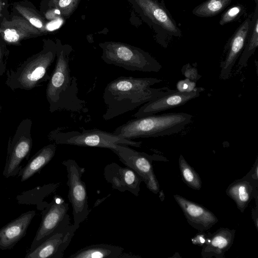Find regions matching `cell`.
Returning a JSON list of instances; mask_svg holds the SVG:
<instances>
[{
	"instance_id": "484cf974",
	"label": "cell",
	"mask_w": 258,
	"mask_h": 258,
	"mask_svg": "<svg viewBox=\"0 0 258 258\" xmlns=\"http://www.w3.org/2000/svg\"><path fill=\"white\" fill-rule=\"evenodd\" d=\"M15 9L23 17L42 33L47 32V23L37 12L30 8L17 4Z\"/></svg>"
},
{
	"instance_id": "7c38bea8",
	"label": "cell",
	"mask_w": 258,
	"mask_h": 258,
	"mask_svg": "<svg viewBox=\"0 0 258 258\" xmlns=\"http://www.w3.org/2000/svg\"><path fill=\"white\" fill-rule=\"evenodd\" d=\"M77 229L70 224L52 234L30 251L25 258H62Z\"/></svg>"
},
{
	"instance_id": "d6a6232c",
	"label": "cell",
	"mask_w": 258,
	"mask_h": 258,
	"mask_svg": "<svg viewBox=\"0 0 258 258\" xmlns=\"http://www.w3.org/2000/svg\"><path fill=\"white\" fill-rule=\"evenodd\" d=\"M2 8H3V4H2V1L0 0V13L2 10Z\"/></svg>"
},
{
	"instance_id": "e0dca14e",
	"label": "cell",
	"mask_w": 258,
	"mask_h": 258,
	"mask_svg": "<svg viewBox=\"0 0 258 258\" xmlns=\"http://www.w3.org/2000/svg\"><path fill=\"white\" fill-rule=\"evenodd\" d=\"M42 32L22 17L4 20L0 27V34L4 41L10 44L18 45L23 40L37 37Z\"/></svg>"
},
{
	"instance_id": "30bf717a",
	"label": "cell",
	"mask_w": 258,
	"mask_h": 258,
	"mask_svg": "<svg viewBox=\"0 0 258 258\" xmlns=\"http://www.w3.org/2000/svg\"><path fill=\"white\" fill-rule=\"evenodd\" d=\"M126 167L133 170L152 192L157 194L160 191L158 181L154 173L152 162L157 156L135 150L123 145H117L111 150Z\"/></svg>"
},
{
	"instance_id": "7402d4cb",
	"label": "cell",
	"mask_w": 258,
	"mask_h": 258,
	"mask_svg": "<svg viewBox=\"0 0 258 258\" xmlns=\"http://www.w3.org/2000/svg\"><path fill=\"white\" fill-rule=\"evenodd\" d=\"M56 149V144L54 143L48 144L40 149L19 171L18 176L21 177V181L28 179L46 165L54 157Z\"/></svg>"
},
{
	"instance_id": "6da1fadb",
	"label": "cell",
	"mask_w": 258,
	"mask_h": 258,
	"mask_svg": "<svg viewBox=\"0 0 258 258\" xmlns=\"http://www.w3.org/2000/svg\"><path fill=\"white\" fill-rule=\"evenodd\" d=\"M162 81L161 79L154 78L124 76L111 81L105 87L103 94L107 107L103 118L105 120L112 119L175 91L168 87H151Z\"/></svg>"
},
{
	"instance_id": "5b68a950",
	"label": "cell",
	"mask_w": 258,
	"mask_h": 258,
	"mask_svg": "<svg viewBox=\"0 0 258 258\" xmlns=\"http://www.w3.org/2000/svg\"><path fill=\"white\" fill-rule=\"evenodd\" d=\"M102 59L130 71L158 72L162 66L149 53L137 47L114 41L99 43Z\"/></svg>"
},
{
	"instance_id": "83f0119b",
	"label": "cell",
	"mask_w": 258,
	"mask_h": 258,
	"mask_svg": "<svg viewBox=\"0 0 258 258\" xmlns=\"http://www.w3.org/2000/svg\"><path fill=\"white\" fill-rule=\"evenodd\" d=\"M245 8L241 4L231 7L222 15L219 21L220 25L223 26L237 20L245 12Z\"/></svg>"
},
{
	"instance_id": "9a60e30c",
	"label": "cell",
	"mask_w": 258,
	"mask_h": 258,
	"mask_svg": "<svg viewBox=\"0 0 258 258\" xmlns=\"http://www.w3.org/2000/svg\"><path fill=\"white\" fill-rule=\"evenodd\" d=\"M252 22V18L247 17L237 28L226 45V54L221 62L220 78H229L231 70L241 55L246 43Z\"/></svg>"
},
{
	"instance_id": "f1b7e54d",
	"label": "cell",
	"mask_w": 258,
	"mask_h": 258,
	"mask_svg": "<svg viewBox=\"0 0 258 258\" xmlns=\"http://www.w3.org/2000/svg\"><path fill=\"white\" fill-rule=\"evenodd\" d=\"M210 233H206L205 231H199L198 233L191 239L192 244L200 246H204L210 236Z\"/></svg>"
},
{
	"instance_id": "7a4b0ae2",
	"label": "cell",
	"mask_w": 258,
	"mask_h": 258,
	"mask_svg": "<svg viewBox=\"0 0 258 258\" xmlns=\"http://www.w3.org/2000/svg\"><path fill=\"white\" fill-rule=\"evenodd\" d=\"M72 50L68 45L58 42L56 44V62L46 90L51 113L60 110L80 112L84 109L86 102L78 97L77 79L71 74L69 60Z\"/></svg>"
},
{
	"instance_id": "e575fe53",
	"label": "cell",
	"mask_w": 258,
	"mask_h": 258,
	"mask_svg": "<svg viewBox=\"0 0 258 258\" xmlns=\"http://www.w3.org/2000/svg\"><path fill=\"white\" fill-rule=\"evenodd\" d=\"M156 1H158V0H156Z\"/></svg>"
},
{
	"instance_id": "4dcf8cb0",
	"label": "cell",
	"mask_w": 258,
	"mask_h": 258,
	"mask_svg": "<svg viewBox=\"0 0 258 258\" xmlns=\"http://www.w3.org/2000/svg\"><path fill=\"white\" fill-rule=\"evenodd\" d=\"M8 53L0 45V76H3L7 71Z\"/></svg>"
},
{
	"instance_id": "4316f807",
	"label": "cell",
	"mask_w": 258,
	"mask_h": 258,
	"mask_svg": "<svg viewBox=\"0 0 258 258\" xmlns=\"http://www.w3.org/2000/svg\"><path fill=\"white\" fill-rule=\"evenodd\" d=\"M80 0H49L48 5L56 9L64 18L71 16L77 8Z\"/></svg>"
},
{
	"instance_id": "d6986e66",
	"label": "cell",
	"mask_w": 258,
	"mask_h": 258,
	"mask_svg": "<svg viewBox=\"0 0 258 258\" xmlns=\"http://www.w3.org/2000/svg\"><path fill=\"white\" fill-rule=\"evenodd\" d=\"M235 230L220 228L210 233L206 244L203 246L201 255L203 258H223L224 254L232 245Z\"/></svg>"
},
{
	"instance_id": "d4e9b609",
	"label": "cell",
	"mask_w": 258,
	"mask_h": 258,
	"mask_svg": "<svg viewBox=\"0 0 258 258\" xmlns=\"http://www.w3.org/2000/svg\"><path fill=\"white\" fill-rule=\"evenodd\" d=\"M179 170L183 181L193 189L200 190L202 182L199 174L180 155L178 159Z\"/></svg>"
},
{
	"instance_id": "52a82bcc",
	"label": "cell",
	"mask_w": 258,
	"mask_h": 258,
	"mask_svg": "<svg viewBox=\"0 0 258 258\" xmlns=\"http://www.w3.org/2000/svg\"><path fill=\"white\" fill-rule=\"evenodd\" d=\"M138 7L156 34L158 42L164 47L173 37L182 36L181 31L167 10L164 0H135Z\"/></svg>"
},
{
	"instance_id": "8fae6325",
	"label": "cell",
	"mask_w": 258,
	"mask_h": 258,
	"mask_svg": "<svg viewBox=\"0 0 258 258\" xmlns=\"http://www.w3.org/2000/svg\"><path fill=\"white\" fill-rule=\"evenodd\" d=\"M69 204L59 196L53 197L42 213V220L31 245L34 248L53 233L71 224Z\"/></svg>"
},
{
	"instance_id": "277c9868",
	"label": "cell",
	"mask_w": 258,
	"mask_h": 258,
	"mask_svg": "<svg viewBox=\"0 0 258 258\" xmlns=\"http://www.w3.org/2000/svg\"><path fill=\"white\" fill-rule=\"evenodd\" d=\"M56 44L45 45L43 49L14 69L6 71L5 84L12 91L30 90L49 80L48 71L56 58Z\"/></svg>"
},
{
	"instance_id": "44dd1931",
	"label": "cell",
	"mask_w": 258,
	"mask_h": 258,
	"mask_svg": "<svg viewBox=\"0 0 258 258\" xmlns=\"http://www.w3.org/2000/svg\"><path fill=\"white\" fill-rule=\"evenodd\" d=\"M124 249L117 245L97 244L85 246L69 256V258H130L138 256L123 253Z\"/></svg>"
},
{
	"instance_id": "cb8c5ba5",
	"label": "cell",
	"mask_w": 258,
	"mask_h": 258,
	"mask_svg": "<svg viewBox=\"0 0 258 258\" xmlns=\"http://www.w3.org/2000/svg\"><path fill=\"white\" fill-rule=\"evenodd\" d=\"M231 0H207L195 7L192 13L200 17H211L224 11Z\"/></svg>"
},
{
	"instance_id": "836d02e7",
	"label": "cell",
	"mask_w": 258,
	"mask_h": 258,
	"mask_svg": "<svg viewBox=\"0 0 258 258\" xmlns=\"http://www.w3.org/2000/svg\"><path fill=\"white\" fill-rule=\"evenodd\" d=\"M1 109H2V106H1V104H0V112L1 111Z\"/></svg>"
},
{
	"instance_id": "603a6c76",
	"label": "cell",
	"mask_w": 258,
	"mask_h": 258,
	"mask_svg": "<svg viewBox=\"0 0 258 258\" xmlns=\"http://www.w3.org/2000/svg\"><path fill=\"white\" fill-rule=\"evenodd\" d=\"M258 47V4L256 5L254 13L252 17L250 29L241 52L238 65L246 67L247 62Z\"/></svg>"
},
{
	"instance_id": "8992f818",
	"label": "cell",
	"mask_w": 258,
	"mask_h": 258,
	"mask_svg": "<svg viewBox=\"0 0 258 258\" xmlns=\"http://www.w3.org/2000/svg\"><path fill=\"white\" fill-rule=\"evenodd\" d=\"M48 138L55 144L70 145L82 147H98L114 149L117 145L140 147L142 142H136L120 138L115 135L99 129L62 132L58 127L48 135Z\"/></svg>"
},
{
	"instance_id": "4fadbf2b",
	"label": "cell",
	"mask_w": 258,
	"mask_h": 258,
	"mask_svg": "<svg viewBox=\"0 0 258 258\" xmlns=\"http://www.w3.org/2000/svg\"><path fill=\"white\" fill-rule=\"evenodd\" d=\"M202 90V88H196L189 92L175 90L171 93L145 103L132 116L144 117L182 105L199 96Z\"/></svg>"
},
{
	"instance_id": "ffe728a7",
	"label": "cell",
	"mask_w": 258,
	"mask_h": 258,
	"mask_svg": "<svg viewBox=\"0 0 258 258\" xmlns=\"http://www.w3.org/2000/svg\"><path fill=\"white\" fill-rule=\"evenodd\" d=\"M257 188L258 185L243 177L231 183L226 189V194L242 213L252 199H257Z\"/></svg>"
},
{
	"instance_id": "f546056e",
	"label": "cell",
	"mask_w": 258,
	"mask_h": 258,
	"mask_svg": "<svg viewBox=\"0 0 258 258\" xmlns=\"http://www.w3.org/2000/svg\"><path fill=\"white\" fill-rule=\"evenodd\" d=\"M258 158H257L250 171L244 177L258 185Z\"/></svg>"
},
{
	"instance_id": "ac0fdd59",
	"label": "cell",
	"mask_w": 258,
	"mask_h": 258,
	"mask_svg": "<svg viewBox=\"0 0 258 258\" xmlns=\"http://www.w3.org/2000/svg\"><path fill=\"white\" fill-rule=\"evenodd\" d=\"M35 211L21 214L0 229V249L13 248L26 234L27 228L35 215Z\"/></svg>"
},
{
	"instance_id": "3957f363",
	"label": "cell",
	"mask_w": 258,
	"mask_h": 258,
	"mask_svg": "<svg viewBox=\"0 0 258 258\" xmlns=\"http://www.w3.org/2000/svg\"><path fill=\"white\" fill-rule=\"evenodd\" d=\"M191 118V115L183 112L153 114L131 119L117 127L113 133L131 140L168 136L180 132Z\"/></svg>"
},
{
	"instance_id": "2e32d148",
	"label": "cell",
	"mask_w": 258,
	"mask_h": 258,
	"mask_svg": "<svg viewBox=\"0 0 258 258\" xmlns=\"http://www.w3.org/2000/svg\"><path fill=\"white\" fill-rule=\"evenodd\" d=\"M173 198L183 212L188 223L199 231H207L218 222L215 214L202 205L178 195H174Z\"/></svg>"
},
{
	"instance_id": "9c48e42d",
	"label": "cell",
	"mask_w": 258,
	"mask_h": 258,
	"mask_svg": "<svg viewBox=\"0 0 258 258\" xmlns=\"http://www.w3.org/2000/svg\"><path fill=\"white\" fill-rule=\"evenodd\" d=\"M32 121L30 118L23 119L18 126L14 136L8 141L7 156L3 171L6 178L17 175L22 169L21 164L28 160L32 147L31 130Z\"/></svg>"
},
{
	"instance_id": "ba28073f",
	"label": "cell",
	"mask_w": 258,
	"mask_h": 258,
	"mask_svg": "<svg viewBox=\"0 0 258 258\" xmlns=\"http://www.w3.org/2000/svg\"><path fill=\"white\" fill-rule=\"evenodd\" d=\"M62 164L67 172L68 197L73 209V224L78 229L80 224L87 219L91 212L88 203L86 185L81 179L85 170L73 159L66 160Z\"/></svg>"
},
{
	"instance_id": "1f68e13d",
	"label": "cell",
	"mask_w": 258,
	"mask_h": 258,
	"mask_svg": "<svg viewBox=\"0 0 258 258\" xmlns=\"http://www.w3.org/2000/svg\"><path fill=\"white\" fill-rule=\"evenodd\" d=\"M252 218L253 220L256 229H258V208L257 203H256V206L252 210Z\"/></svg>"
},
{
	"instance_id": "5bb4252c",
	"label": "cell",
	"mask_w": 258,
	"mask_h": 258,
	"mask_svg": "<svg viewBox=\"0 0 258 258\" xmlns=\"http://www.w3.org/2000/svg\"><path fill=\"white\" fill-rule=\"evenodd\" d=\"M106 181L114 190L120 192L128 191L138 196L142 181L140 177L128 167H123L115 162L106 165L103 170Z\"/></svg>"
}]
</instances>
